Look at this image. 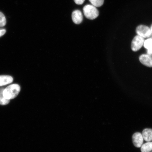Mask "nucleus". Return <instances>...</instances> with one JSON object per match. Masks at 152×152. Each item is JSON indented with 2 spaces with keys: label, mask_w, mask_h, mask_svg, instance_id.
Returning a JSON list of instances; mask_svg holds the SVG:
<instances>
[{
  "label": "nucleus",
  "mask_w": 152,
  "mask_h": 152,
  "mask_svg": "<svg viewBox=\"0 0 152 152\" xmlns=\"http://www.w3.org/2000/svg\"><path fill=\"white\" fill-rule=\"evenodd\" d=\"M20 90V87L18 85H11L4 89L3 93L4 96L8 100L14 99L18 96Z\"/></svg>",
  "instance_id": "f257e3e1"
},
{
  "label": "nucleus",
  "mask_w": 152,
  "mask_h": 152,
  "mask_svg": "<svg viewBox=\"0 0 152 152\" xmlns=\"http://www.w3.org/2000/svg\"><path fill=\"white\" fill-rule=\"evenodd\" d=\"M83 10L86 18L89 20H94L99 15V12L98 9L92 5H85L83 7Z\"/></svg>",
  "instance_id": "f03ea898"
},
{
  "label": "nucleus",
  "mask_w": 152,
  "mask_h": 152,
  "mask_svg": "<svg viewBox=\"0 0 152 152\" xmlns=\"http://www.w3.org/2000/svg\"><path fill=\"white\" fill-rule=\"evenodd\" d=\"M144 38L140 35H137L133 39L131 48L134 52L139 50L144 45Z\"/></svg>",
  "instance_id": "7ed1b4c3"
},
{
  "label": "nucleus",
  "mask_w": 152,
  "mask_h": 152,
  "mask_svg": "<svg viewBox=\"0 0 152 152\" xmlns=\"http://www.w3.org/2000/svg\"><path fill=\"white\" fill-rule=\"evenodd\" d=\"M136 33L143 38H148L151 36V28L148 26L141 25L137 27Z\"/></svg>",
  "instance_id": "20e7f679"
},
{
  "label": "nucleus",
  "mask_w": 152,
  "mask_h": 152,
  "mask_svg": "<svg viewBox=\"0 0 152 152\" xmlns=\"http://www.w3.org/2000/svg\"><path fill=\"white\" fill-rule=\"evenodd\" d=\"M132 140L133 143L136 147H141L144 141L142 134L140 132L134 133L132 136Z\"/></svg>",
  "instance_id": "39448f33"
},
{
  "label": "nucleus",
  "mask_w": 152,
  "mask_h": 152,
  "mask_svg": "<svg viewBox=\"0 0 152 152\" xmlns=\"http://www.w3.org/2000/svg\"><path fill=\"white\" fill-rule=\"evenodd\" d=\"M139 60L142 64L148 67H152V58L148 54H142L139 58Z\"/></svg>",
  "instance_id": "423d86ee"
},
{
  "label": "nucleus",
  "mask_w": 152,
  "mask_h": 152,
  "mask_svg": "<svg viewBox=\"0 0 152 152\" xmlns=\"http://www.w3.org/2000/svg\"><path fill=\"white\" fill-rule=\"evenodd\" d=\"M72 19L73 22L76 24L81 23L83 20V16L81 11L79 10H76L72 13Z\"/></svg>",
  "instance_id": "0eeeda50"
},
{
  "label": "nucleus",
  "mask_w": 152,
  "mask_h": 152,
  "mask_svg": "<svg viewBox=\"0 0 152 152\" xmlns=\"http://www.w3.org/2000/svg\"><path fill=\"white\" fill-rule=\"evenodd\" d=\"M13 81V78L10 76L1 75L0 76V87L10 84Z\"/></svg>",
  "instance_id": "6e6552de"
},
{
  "label": "nucleus",
  "mask_w": 152,
  "mask_h": 152,
  "mask_svg": "<svg viewBox=\"0 0 152 152\" xmlns=\"http://www.w3.org/2000/svg\"><path fill=\"white\" fill-rule=\"evenodd\" d=\"M142 135L144 140L148 142L152 141V129H145L142 131Z\"/></svg>",
  "instance_id": "1a4fd4ad"
},
{
  "label": "nucleus",
  "mask_w": 152,
  "mask_h": 152,
  "mask_svg": "<svg viewBox=\"0 0 152 152\" xmlns=\"http://www.w3.org/2000/svg\"><path fill=\"white\" fill-rule=\"evenodd\" d=\"M144 46L147 49V54L149 55L152 54V39H150L144 41Z\"/></svg>",
  "instance_id": "9d476101"
},
{
  "label": "nucleus",
  "mask_w": 152,
  "mask_h": 152,
  "mask_svg": "<svg viewBox=\"0 0 152 152\" xmlns=\"http://www.w3.org/2000/svg\"><path fill=\"white\" fill-rule=\"evenodd\" d=\"M152 151V142H148L141 147L142 152H150Z\"/></svg>",
  "instance_id": "9b49d317"
},
{
  "label": "nucleus",
  "mask_w": 152,
  "mask_h": 152,
  "mask_svg": "<svg viewBox=\"0 0 152 152\" xmlns=\"http://www.w3.org/2000/svg\"><path fill=\"white\" fill-rule=\"evenodd\" d=\"M4 88H0V104L2 105H6L9 103L10 100L6 99L3 94V91Z\"/></svg>",
  "instance_id": "f8f14e48"
},
{
  "label": "nucleus",
  "mask_w": 152,
  "mask_h": 152,
  "mask_svg": "<svg viewBox=\"0 0 152 152\" xmlns=\"http://www.w3.org/2000/svg\"><path fill=\"white\" fill-rule=\"evenodd\" d=\"M92 5L96 7H101L103 4L104 0H89Z\"/></svg>",
  "instance_id": "ddd939ff"
},
{
  "label": "nucleus",
  "mask_w": 152,
  "mask_h": 152,
  "mask_svg": "<svg viewBox=\"0 0 152 152\" xmlns=\"http://www.w3.org/2000/svg\"><path fill=\"white\" fill-rule=\"evenodd\" d=\"M6 24L5 16L2 13L0 12V27H3Z\"/></svg>",
  "instance_id": "4468645a"
},
{
  "label": "nucleus",
  "mask_w": 152,
  "mask_h": 152,
  "mask_svg": "<svg viewBox=\"0 0 152 152\" xmlns=\"http://www.w3.org/2000/svg\"><path fill=\"white\" fill-rule=\"evenodd\" d=\"M76 4L81 5L83 4L85 0H74Z\"/></svg>",
  "instance_id": "2eb2a0df"
},
{
  "label": "nucleus",
  "mask_w": 152,
  "mask_h": 152,
  "mask_svg": "<svg viewBox=\"0 0 152 152\" xmlns=\"http://www.w3.org/2000/svg\"><path fill=\"white\" fill-rule=\"evenodd\" d=\"M6 30L4 29H0V37L4 35L6 33Z\"/></svg>",
  "instance_id": "dca6fc26"
},
{
  "label": "nucleus",
  "mask_w": 152,
  "mask_h": 152,
  "mask_svg": "<svg viewBox=\"0 0 152 152\" xmlns=\"http://www.w3.org/2000/svg\"><path fill=\"white\" fill-rule=\"evenodd\" d=\"M151 33H152V25L151 26Z\"/></svg>",
  "instance_id": "f3484780"
},
{
  "label": "nucleus",
  "mask_w": 152,
  "mask_h": 152,
  "mask_svg": "<svg viewBox=\"0 0 152 152\" xmlns=\"http://www.w3.org/2000/svg\"></svg>",
  "instance_id": "a211bd4d"
}]
</instances>
